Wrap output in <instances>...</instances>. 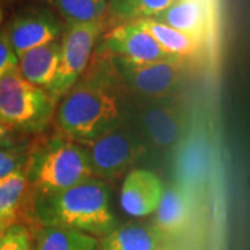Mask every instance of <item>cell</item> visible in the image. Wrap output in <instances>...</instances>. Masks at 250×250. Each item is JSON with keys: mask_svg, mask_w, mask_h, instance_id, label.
Segmentation results:
<instances>
[{"mask_svg": "<svg viewBox=\"0 0 250 250\" xmlns=\"http://www.w3.org/2000/svg\"><path fill=\"white\" fill-rule=\"evenodd\" d=\"M131 106L113 59L96 49L86 71L60 100L56 124L60 134L83 145L126 123Z\"/></svg>", "mask_w": 250, "mask_h": 250, "instance_id": "6da1fadb", "label": "cell"}, {"mask_svg": "<svg viewBox=\"0 0 250 250\" xmlns=\"http://www.w3.org/2000/svg\"><path fill=\"white\" fill-rule=\"evenodd\" d=\"M31 214L41 227L75 229L103 238L117 228L108 206V187L90 178L65 190L31 199Z\"/></svg>", "mask_w": 250, "mask_h": 250, "instance_id": "7a4b0ae2", "label": "cell"}, {"mask_svg": "<svg viewBox=\"0 0 250 250\" xmlns=\"http://www.w3.org/2000/svg\"><path fill=\"white\" fill-rule=\"evenodd\" d=\"M27 178L32 199L62 192L95 177L83 146L59 132L31 147Z\"/></svg>", "mask_w": 250, "mask_h": 250, "instance_id": "3957f363", "label": "cell"}, {"mask_svg": "<svg viewBox=\"0 0 250 250\" xmlns=\"http://www.w3.org/2000/svg\"><path fill=\"white\" fill-rule=\"evenodd\" d=\"M57 104L47 90L29 83L17 67L0 80V124L9 131L35 134L52 121Z\"/></svg>", "mask_w": 250, "mask_h": 250, "instance_id": "277c9868", "label": "cell"}, {"mask_svg": "<svg viewBox=\"0 0 250 250\" xmlns=\"http://www.w3.org/2000/svg\"><path fill=\"white\" fill-rule=\"evenodd\" d=\"M128 121L146 147L156 150L175 147L187 135V113L175 98L135 102L129 110Z\"/></svg>", "mask_w": 250, "mask_h": 250, "instance_id": "5b68a950", "label": "cell"}, {"mask_svg": "<svg viewBox=\"0 0 250 250\" xmlns=\"http://www.w3.org/2000/svg\"><path fill=\"white\" fill-rule=\"evenodd\" d=\"M113 59V57H111ZM129 95L138 102L175 98L188 72V59L170 57L146 64L113 59Z\"/></svg>", "mask_w": 250, "mask_h": 250, "instance_id": "8992f818", "label": "cell"}, {"mask_svg": "<svg viewBox=\"0 0 250 250\" xmlns=\"http://www.w3.org/2000/svg\"><path fill=\"white\" fill-rule=\"evenodd\" d=\"M95 178L116 179L146 152V145L129 121L82 145Z\"/></svg>", "mask_w": 250, "mask_h": 250, "instance_id": "52a82bcc", "label": "cell"}, {"mask_svg": "<svg viewBox=\"0 0 250 250\" xmlns=\"http://www.w3.org/2000/svg\"><path fill=\"white\" fill-rule=\"evenodd\" d=\"M103 34V22H70L65 24L62 39L60 64L53 83L47 89L56 104L60 103L65 93L78 82L86 71L96 42Z\"/></svg>", "mask_w": 250, "mask_h": 250, "instance_id": "ba28073f", "label": "cell"}, {"mask_svg": "<svg viewBox=\"0 0 250 250\" xmlns=\"http://www.w3.org/2000/svg\"><path fill=\"white\" fill-rule=\"evenodd\" d=\"M217 7L203 0H177L153 20L192 36L202 47H210L217 38Z\"/></svg>", "mask_w": 250, "mask_h": 250, "instance_id": "9c48e42d", "label": "cell"}, {"mask_svg": "<svg viewBox=\"0 0 250 250\" xmlns=\"http://www.w3.org/2000/svg\"><path fill=\"white\" fill-rule=\"evenodd\" d=\"M98 49L113 59L135 64H146L175 57L166 53L152 36L135 22L117 24L103 36Z\"/></svg>", "mask_w": 250, "mask_h": 250, "instance_id": "30bf717a", "label": "cell"}, {"mask_svg": "<svg viewBox=\"0 0 250 250\" xmlns=\"http://www.w3.org/2000/svg\"><path fill=\"white\" fill-rule=\"evenodd\" d=\"M17 57L39 46L62 39L64 27L50 10L29 9L11 18L6 25Z\"/></svg>", "mask_w": 250, "mask_h": 250, "instance_id": "8fae6325", "label": "cell"}, {"mask_svg": "<svg viewBox=\"0 0 250 250\" xmlns=\"http://www.w3.org/2000/svg\"><path fill=\"white\" fill-rule=\"evenodd\" d=\"M166 188L152 171L131 170L121 188V207L126 214L142 218L157 211Z\"/></svg>", "mask_w": 250, "mask_h": 250, "instance_id": "7c38bea8", "label": "cell"}, {"mask_svg": "<svg viewBox=\"0 0 250 250\" xmlns=\"http://www.w3.org/2000/svg\"><path fill=\"white\" fill-rule=\"evenodd\" d=\"M192 215V202L189 192L181 184L166 188L161 203L156 211L154 227L163 236L178 235L188 227Z\"/></svg>", "mask_w": 250, "mask_h": 250, "instance_id": "4fadbf2b", "label": "cell"}, {"mask_svg": "<svg viewBox=\"0 0 250 250\" xmlns=\"http://www.w3.org/2000/svg\"><path fill=\"white\" fill-rule=\"evenodd\" d=\"M60 52V39L35 47L18 57V70L29 83L47 90L53 83L59 70Z\"/></svg>", "mask_w": 250, "mask_h": 250, "instance_id": "5bb4252c", "label": "cell"}, {"mask_svg": "<svg viewBox=\"0 0 250 250\" xmlns=\"http://www.w3.org/2000/svg\"><path fill=\"white\" fill-rule=\"evenodd\" d=\"M163 235L154 225L117 227L99 242V250H161Z\"/></svg>", "mask_w": 250, "mask_h": 250, "instance_id": "9a60e30c", "label": "cell"}, {"mask_svg": "<svg viewBox=\"0 0 250 250\" xmlns=\"http://www.w3.org/2000/svg\"><path fill=\"white\" fill-rule=\"evenodd\" d=\"M139 27L143 28L153 39L160 45V47L170 56L192 59L202 50V46L197 43L192 36L181 32L175 28L168 27L153 18L135 21Z\"/></svg>", "mask_w": 250, "mask_h": 250, "instance_id": "2e32d148", "label": "cell"}, {"mask_svg": "<svg viewBox=\"0 0 250 250\" xmlns=\"http://www.w3.org/2000/svg\"><path fill=\"white\" fill-rule=\"evenodd\" d=\"M27 197V168L0 178V227L7 229L18 224V215Z\"/></svg>", "mask_w": 250, "mask_h": 250, "instance_id": "e0dca14e", "label": "cell"}, {"mask_svg": "<svg viewBox=\"0 0 250 250\" xmlns=\"http://www.w3.org/2000/svg\"><path fill=\"white\" fill-rule=\"evenodd\" d=\"M35 250H99V241L75 229L41 227L35 233Z\"/></svg>", "mask_w": 250, "mask_h": 250, "instance_id": "ac0fdd59", "label": "cell"}, {"mask_svg": "<svg viewBox=\"0 0 250 250\" xmlns=\"http://www.w3.org/2000/svg\"><path fill=\"white\" fill-rule=\"evenodd\" d=\"M181 145V153L177 160V171L181 178V185L185 187H197L207 172V153L206 145L200 139L189 141L188 146Z\"/></svg>", "mask_w": 250, "mask_h": 250, "instance_id": "d6986e66", "label": "cell"}, {"mask_svg": "<svg viewBox=\"0 0 250 250\" xmlns=\"http://www.w3.org/2000/svg\"><path fill=\"white\" fill-rule=\"evenodd\" d=\"M177 0H108V11L118 24L154 18Z\"/></svg>", "mask_w": 250, "mask_h": 250, "instance_id": "ffe728a7", "label": "cell"}, {"mask_svg": "<svg viewBox=\"0 0 250 250\" xmlns=\"http://www.w3.org/2000/svg\"><path fill=\"white\" fill-rule=\"evenodd\" d=\"M67 24L70 22H103L108 11V0H54Z\"/></svg>", "mask_w": 250, "mask_h": 250, "instance_id": "44dd1931", "label": "cell"}, {"mask_svg": "<svg viewBox=\"0 0 250 250\" xmlns=\"http://www.w3.org/2000/svg\"><path fill=\"white\" fill-rule=\"evenodd\" d=\"M31 147L32 146L27 143H14L0 147V178L27 168Z\"/></svg>", "mask_w": 250, "mask_h": 250, "instance_id": "7402d4cb", "label": "cell"}, {"mask_svg": "<svg viewBox=\"0 0 250 250\" xmlns=\"http://www.w3.org/2000/svg\"><path fill=\"white\" fill-rule=\"evenodd\" d=\"M0 250H32L31 233L22 224H14L0 241Z\"/></svg>", "mask_w": 250, "mask_h": 250, "instance_id": "603a6c76", "label": "cell"}, {"mask_svg": "<svg viewBox=\"0 0 250 250\" xmlns=\"http://www.w3.org/2000/svg\"><path fill=\"white\" fill-rule=\"evenodd\" d=\"M18 57L13 50V46L10 43L9 35L6 27L0 28V80L6 72L17 67Z\"/></svg>", "mask_w": 250, "mask_h": 250, "instance_id": "cb8c5ba5", "label": "cell"}, {"mask_svg": "<svg viewBox=\"0 0 250 250\" xmlns=\"http://www.w3.org/2000/svg\"><path fill=\"white\" fill-rule=\"evenodd\" d=\"M16 143V138H14V134L9 131L6 126L0 124V147L3 146H11Z\"/></svg>", "mask_w": 250, "mask_h": 250, "instance_id": "d4e9b609", "label": "cell"}, {"mask_svg": "<svg viewBox=\"0 0 250 250\" xmlns=\"http://www.w3.org/2000/svg\"><path fill=\"white\" fill-rule=\"evenodd\" d=\"M6 231H7L6 228H3V227H0V241H1V238L4 236V233H6Z\"/></svg>", "mask_w": 250, "mask_h": 250, "instance_id": "484cf974", "label": "cell"}, {"mask_svg": "<svg viewBox=\"0 0 250 250\" xmlns=\"http://www.w3.org/2000/svg\"><path fill=\"white\" fill-rule=\"evenodd\" d=\"M3 18H4V11L1 9V6H0V25H1V22H3Z\"/></svg>", "mask_w": 250, "mask_h": 250, "instance_id": "4316f807", "label": "cell"}, {"mask_svg": "<svg viewBox=\"0 0 250 250\" xmlns=\"http://www.w3.org/2000/svg\"><path fill=\"white\" fill-rule=\"evenodd\" d=\"M42 1H45L47 4H54V0H42Z\"/></svg>", "mask_w": 250, "mask_h": 250, "instance_id": "83f0119b", "label": "cell"}, {"mask_svg": "<svg viewBox=\"0 0 250 250\" xmlns=\"http://www.w3.org/2000/svg\"><path fill=\"white\" fill-rule=\"evenodd\" d=\"M161 250H166V249H161Z\"/></svg>", "mask_w": 250, "mask_h": 250, "instance_id": "f1b7e54d", "label": "cell"}, {"mask_svg": "<svg viewBox=\"0 0 250 250\" xmlns=\"http://www.w3.org/2000/svg\"><path fill=\"white\" fill-rule=\"evenodd\" d=\"M7 229H9V228H7Z\"/></svg>", "mask_w": 250, "mask_h": 250, "instance_id": "f546056e", "label": "cell"}]
</instances>
